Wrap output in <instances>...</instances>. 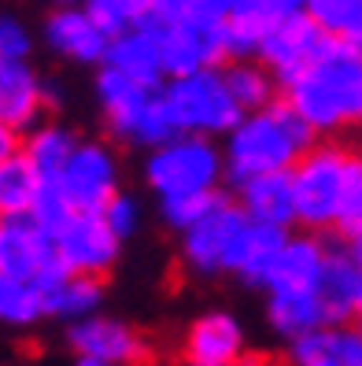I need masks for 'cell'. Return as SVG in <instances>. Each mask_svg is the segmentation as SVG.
I'll list each match as a JSON object with an SVG mask.
<instances>
[{
	"label": "cell",
	"instance_id": "cell-34",
	"mask_svg": "<svg viewBox=\"0 0 362 366\" xmlns=\"http://www.w3.org/2000/svg\"><path fill=\"white\" fill-rule=\"evenodd\" d=\"M34 30L19 15H0V59H30Z\"/></svg>",
	"mask_w": 362,
	"mask_h": 366
},
{
	"label": "cell",
	"instance_id": "cell-28",
	"mask_svg": "<svg viewBox=\"0 0 362 366\" xmlns=\"http://www.w3.org/2000/svg\"><path fill=\"white\" fill-rule=\"evenodd\" d=\"M233 0H152V15L159 23H178L200 34H218L229 19Z\"/></svg>",
	"mask_w": 362,
	"mask_h": 366
},
{
	"label": "cell",
	"instance_id": "cell-18",
	"mask_svg": "<svg viewBox=\"0 0 362 366\" xmlns=\"http://www.w3.org/2000/svg\"><path fill=\"white\" fill-rule=\"evenodd\" d=\"M233 200L244 207V214L251 222L296 229L292 170H281V174H259V178H248L241 185H233Z\"/></svg>",
	"mask_w": 362,
	"mask_h": 366
},
{
	"label": "cell",
	"instance_id": "cell-41",
	"mask_svg": "<svg viewBox=\"0 0 362 366\" xmlns=\"http://www.w3.org/2000/svg\"><path fill=\"white\" fill-rule=\"evenodd\" d=\"M56 8H71V4H85V0H52Z\"/></svg>",
	"mask_w": 362,
	"mask_h": 366
},
{
	"label": "cell",
	"instance_id": "cell-9",
	"mask_svg": "<svg viewBox=\"0 0 362 366\" xmlns=\"http://www.w3.org/2000/svg\"><path fill=\"white\" fill-rule=\"evenodd\" d=\"M67 344L74 355L100 359L108 366H144L152 362V340H148L137 326L111 315H89L81 322L67 326Z\"/></svg>",
	"mask_w": 362,
	"mask_h": 366
},
{
	"label": "cell",
	"instance_id": "cell-36",
	"mask_svg": "<svg viewBox=\"0 0 362 366\" xmlns=\"http://www.w3.org/2000/svg\"><path fill=\"white\" fill-rule=\"evenodd\" d=\"M362 211V148H351L348 159V182H344V204H340V226L351 222ZM336 226V229H340Z\"/></svg>",
	"mask_w": 362,
	"mask_h": 366
},
{
	"label": "cell",
	"instance_id": "cell-21",
	"mask_svg": "<svg viewBox=\"0 0 362 366\" xmlns=\"http://www.w3.org/2000/svg\"><path fill=\"white\" fill-rule=\"evenodd\" d=\"M266 322L281 340H296L329 326V315L318 292H266Z\"/></svg>",
	"mask_w": 362,
	"mask_h": 366
},
{
	"label": "cell",
	"instance_id": "cell-44",
	"mask_svg": "<svg viewBox=\"0 0 362 366\" xmlns=\"http://www.w3.org/2000/svg\"><path fill=\"white\" fill-rule=\"evenodd\" d=\"M0 226H4V222H0Z\"/></svg>",
	"mask_w": 362,
	"mask_h": 366
},
{
	"label": "cell",
	"instance_id": "cell-1",
	"mask_svg": "<svg viewBox=\"0 0 362 366\" xmlns=\"http://www.w3.org/2000/svg\"><path fill=\"white\" fill-rule=\"evenodd\" d=\"M281 97L318 137H340L362 119V52L329 37L314 63L296 74Z\"/></svg>",
	"mask_w": 362,
	"mask_h": 366
},
{
	"label": "cell",
	"instance_id": "cell-19",
	"mask_svg": "<svg viewBox=\"0 0 362 366\" xmlns=\"http://www.w3.org/2000/svg\"><path fill=\"white\" fill-rule=\"evenodd\" d=\"M318 296L326 304L329 326H336V322H355L358 304H362V263L336 237L329 248V263L322 270V282H318Z\"/></svg>",
	"mask_w": 362,
	"mask_h": 366
},
{
	"label": "cell",
	"instance_id": "cell-24",
	"mask_svg": "<svg viewBox=\"0 0 362 366\" xmlns=\"http://www.w3.org/2000/svg\"><path fill=\"white\" fill-rule=\"evenodd\" d=\"M222 78L229 85L233 100L241 104V112H259V107H270L273 100H281V85L255 56H244V59H229L222 67Z\"/></svg>",
	"mask_w": 362,
	"mask_h": 366
},
{
	"label": "cell",
	"instance_id": "cell-10",
	"mask_svg": "<svg viewBox=\"0 0 362 366\" xmlns=\"http://www.w3.org/2000/svg\"><path fill=\"white\" fill-rule=\"evenodd\" d=\"M56 255L63 259L71 274H89V277H108L122 255L119 233L104 222V214L93 211H74L71 222L56 237Z\"/></svg>",
	"mask_w": 362,
	"mask_h": 366
},
{
	"label": "cell",
	"instance_id": "cell-6",
	"mask_svg": "<svg viewBox=\"0 0 362 366\" xmlns=\"http://www.w3.org/2000/svg\"><path fill=\"white\" fill-rule=\"evenodd\" d=\"M163 100L170 107L178 134H196V137H226L233 126L244 119L241 104L233 100L229 85L222 78V67H203L181 78H166Z\"/></svg>",
	"mask_w": 362,
	"mask_h": 366
},
{
	"label": "cell",
	"instance_id": "cell-37",
	"mask_svg": "<svg viewBox=\"0 0 362 366\" xmlns=\"http://www.w3.org/2000/svg\"><path fill=\"white\" fill-rule=\"evenodd\" d=\"M19 152H23V130L0 119V163L11 159V156H19Z\"/></svg>",
	"mask_w": 362,
	"mask_h": 366
},
{
	"label": "cell",
	"instance_id": "cell-23",
	"mask_svg": "<svg viewBox=\"0 0 362 366\" xmlns=\"http://www.w3.org/2000/svg\"><path fill=\"white\" fill-rule=\"evenodd\" d=\"M78 141L81 137L71 130V126H63L59 119L49 115L45 122H37L34 130L23 134V156L37 167L41 178H59L63 167H67V159L74 156Z\"/></svg>",
	"mask_w": 362,
	"mask_h": 366
},
{
	"label": "cell",
	"instance_id": "cell-17",
	"mask_svg": "<svg viewBox=\"0 0 362 366\" xmlns=\"http://www.w3.org/2000/svg\"><path fill=\"white\" fill-rule=\"evenodd\" d=\"M300 11H307V0H233L229 19H226L229 59L255 56V49H259V41L270 30V23L300 15Z\"/></svg>",
	"mask_w": 362,
	"mask_h": 366
},
{
	"label": "cell",
	"instance_id": "cell-33",
	"mask_svg": "<svg viewBox=\"0 0 362 366\" xmlns=\"http://www.w3.org/2000/svg\"><path fill=\"white\" fill-rule=\"evenodd\" d=\"M104 214V222H108L115 233H119V241H130V237L141 229V200L134 197V192H119V197H111V204L100 211Z\"/></svg>",
	"mask_w": 362,
	"mask_h": 366
},
{
	"label": "cell",
	"instance_id": "cell-14",
	"mask_svg": "<svg viewBox=\"0 0 362 366\" xmlns=\"http://www.w3.org/2000/svg\"><path fill=\"white\" fill-rule=\"evenodd\" d=\"M41 37H45V45L56 56L74 59V63H81V67H104L108 45H111V34H104V26L85 11V4L52 8L45 15Z\"/></svg>",
	"mask_w": 362,
	"mask_h": 366
},
{
	"label": "cell",
	"instance_id": "cell-13",
	"mask_svg": "<svg viewBox=\"0 0 362 366\" xmlns=\"http://www.w3.org/2000/svg\"><path fill=\"white\" fill-rule=\"evenodd\" d=\"M56 107V89L34 71L30 59H0V119L34 130Z\"/></svg>",
	"mask_w": 362,
	"mask_h": 366
},
{
	"label": "cell",
	"instance_id": "cell-40",
	"mask_svg": "<svg viewBox=\"0 0 362 366\" xmlns=\"http://www.w3.org/2000/svg\"><path fill=\"white\" fill-rule=\"evenodd\" d=\"M74 366H108V362H100V359H85V355H74Z\"/></svg>",
	"mask_w": 362,
	"mask_h": 366
},
{
	"label": "cell",
	"instance_id": "cell-2",
	"mask_svg": "<svg viewBox=\"0 0 362 366\" xmlns=\"http://www.w3.org/2000/svg\"><path fill=\"white\" fill-rule=\"evenodd\" d=\"M318 141L322 137H318L311 126L292 112V104L281 97L270 107L248 112L222 137L226 182L241 185V182L259 178V174H281V170H292Z\"/></svg>",
	"mask_w": 362,
	"mask_h": 366
},
{
	"label": "cell",
	"instance_id": "cell-29",
	"mask_svg": "<svg viewBox=\"0 0 362 366\" xmlns=\"http://www.w3.org/2000/svg\"><path fill=\"white\" fill-rule=\"evenodd\" d=\"M222 192H181V197H159V219H163L166 229H174L181 237L185 229H193L203 214L218 204Z\"/></svg>",
	"mask_w": 362,
	"mask_h": 366
},
{
	"label": "cell",
	"instance_id": "cell-35",
	"mask_svg": "<svg viewBox=\"0 0 362 366\" xmlns=\"http://www.w3.org/2000/svg\"><path fill=\"white\" fill-rule=\"evenodd\" d=\"M322 330H326V326H322ZM322 330L288 340V366H336V362L329 359V352H326Z\"/></svg>",
	"mask_w": 362,
	"mask_h": 366
},
{
	"label": "cell",
	"instance_id": "cell-42",
	"mask_svg": "<svg viewBox=\"0 0 362 366\" xmlns=\"http://www.w3.org/2000/svg\"><path fill=\"white\" fill-rule=\"evenodd\" d=\"M355 322H358V326H362V315H358V318H355Z\"/></svg>",
	"mask_w": 362,
	"mask_h": 366
},
{
	"label": "cell",
	"instance_id": "cell-7",
	"mask_svg": "<svg viewBox=\"0 0 362 366\" xmlns=\"http://www.w3.org/2000/svg\"><path fill=\"white\" fill-rule=\"evenodd\" d=\"M248 233L251 219L244 214V207L233 200V192H222L218 204L193 229L181 233V263L200 277H222V274L237 277Z\"/></svg>",
	"mask_w": 362,
	"mask_h": 366
},
{
	"label": "cell",
	"instance_id": "cell-27",
	"mask_svg": "<svg viewBox=\"0 0 362 366\" xmlns=\"http://www.w3.org/2000/svg\"><path fill=\"white\" fill-rule=\"evenodd\" d=\"M41 318H49L45 289L34 277H15L0 270V322L11 330H30Z\"/></svg>",
	"mask_w": 362,
	"mask_h": 366
},
{
	"label": "cell",
	"instance_id": "cell-31",
	"mask_svg": "<svg viewBox=\"0 0 362 366\" xmlns=\"http://www.w3.org/2000/svg\"><path fill=\"white\" fill-rule=\"evenodd\" d=\"M307 15L329 37L344 41L351 30L362 26V0H307Z\"/></svg>",
	"mask_w": 362,
	"mask_h": 366
},
{
	"label": "cell",
	"instance_id": "cell-20",
	"mask_svg": "<svg viewBox=\"0 0 362 366\" xmlns=\"http://www.w3.org/2000/svg\"><path fill=\"white\" fill-rule=\"evenodd\" d=\"M104 67L119 71L122 78L144 85V89H163V85H166V67H163L159 45H156V37L148 34L144 26L115 34L111 45H108V59H104Z\"/></svg>",
	"mask_w": 362,
	"mask_h": 366
},
{
	"label": "cell",
	"instance_id": "cell-43",
	"mask_svg": "<svg viewBox=\"0 0 362 366\" xmlns=\"http://www.w3.org/2000/svg\"><path fill=\"white\" fill-rule=\"evenodd\" d=\"M358 126H362V119H358Z\"/></svg>",
	"mask_w": 362,
	"mask_h": 366
},
{
	"label": "cell",
	"instance_id": "cell-26",
	"mask_svg": "<svg viewBox=\"0 0 362 366\" xmlns=\"http://www.w3.org/2000/svg\"><path fill=\"white\" fill-rule=\"evenodd\" d=\"M285 226H263V222H251V233L244 241V255H241V267H237V277L251 289H266L270 282V270L278 263V255L288 241Z\"/></svg>",
	"mask_w": 362,
	"mask_h": 366
},
{
	"label": "cell",
	"instance_id": "cell-39",
	"mask_svg": "<svg viewBox=\"0 0 362 366\" xmlns=\"http://www.w3.org/2000/svg\"><path fill=\"white\" fill-rule=\"evenodd\" d=\"M344 41H348L351 49H358V52H362V26H358V30H351V34H348Z\"/></svg>",
	"mask_w": 362,
	"mask_h": 366
},
{
	"label": "cell",
	"instance_id": "cell-16",
	"mask_svg": "<svg viewBox=\"0 0 362 366\" xmlns=\"http://www.w3.org/2000/svg\"><path fill=\"white\" fill-rule=\"evenodd\" d=\"M329 248H333V237L292 229L263 292H318L322 270L329 263Z\"/></svg>",
	"mask_w": 362,
	"mask_h": 366
},
{
	"label": "cell",
	"instance_id": "cell-30",
	"mask_svg": "<svg viewBox=\"0 0 362 366\" xmlns=\"http://www.w3.org/2000/svg\"><path fill=\"white\" fill-rule=\"evenodd\" d=\"M85 11L104 26V34L115 37V34L141 26L152 15V0H85Z\"/></svg>",
	"mask_w": 362,
	"mask_h": 366
},
{
	"label": "cell",
	"instance_id": "cell-32",
	"mask_svg": "<svg viewBox=\"0 0 362 366\" xmlns=\"http://www.w3.org/2000/svg\"><path fill=\"white\" fill-rule=\"evenodd\" d=\"M71 214H74V204L67 200V192L59 189L56 178H45V185H41L37 192V200H34V211H30V219L45 229V233H59L63 226L71 222Z\"/></svg>",
	"mask_w": 362,
	"mask_h": 366
},
{
	"label": "cell",
	"instance_id": "cell-25",
	"mask_svg": "<svg viewBox=\"0 0 362 366\" xmlns=\"http://www.w3.org/2000/svg\"><path fill=\"white\" fill-rule=\"evenodd\" d=\"M41 185H45V178L37 174V167L23 152L0 163V222L26 219V214L34 211V200H37Z\"/></svg>",
	"mask_w": 362,
	"mask_h": 366
},
{
	"label": "cell",
	"instance_id": "cell-12",
	"mask_svg": "<svg viewBox=\"0 0 362 366\" xmlns=\"http://www.w3.org/2000/svg\"><path fill=\"white\" fill-rule=\"evenodd\" d=\"M0 270L15 277H34L41 289L52 285L56 277L71 274L56 255L52 233L41 229L30 214L26 219H8L0 226Z\"/></svg>",
	"mask_w": 362,
	"mask_h": 366
},
{
	"label": "cell",
	"instance_id": "cell-15",
	"mask_svg": "<svg viewBox=\"0 0 362 366\" xmlns=\"http://www.w3.org/2000/svg\"><path fill=\"white\" fill-rule=\"evenodd\" d=\"M181 359L188 366H241L248 359L244 326L229 311H203L181 337Z\"/></svg>",
	"mask_w": 362,
	"mask_h": 366
},
{
	"label": "cell",
	"instance_id": "cell-8",
	"mask_svg": "<svg viewBox=\"0 0 362 366\" xmlns=\"http://www.w3.org/2000/svg\"><path fill=\"white\" fill-rule=\"evenodd\" d=\"M59 189L67 192L74 211H93L100 214L111 204V197L122 192V174H119V156L108 141H78L74 156L67 159L63 174L56 178Z\"/></svg>",
	"mask_w": 362,
	"mask_h": 366
},
{
	"label": "cell",
	"instance_id": "cell-4",
	"mask_svg": "<svg viewBox=\"0 0 362 366\" xmlns=\"http://www.w3.org/2000/svg\"><path fill=\"white\" fill-rule=\"evenodd\" d=\"M351 144L340 137H322L311 152L292 167L296 189V229L333 237L340 226V204H344Z\"/></svg>",
	"mask_w": 362,
	"mask_h": 366
},
{
	"label": "cell",
	"instance_id": "cell-11",
	"mask_svg": "<svg viewBox=\"0 0 362 366\" xmlns=\"http://www.w3.org/2000/svg\"><path fill=\"white\" fill-rule=\"evenodd\" d=\"M326 41H329V34L318 26L307 11H300V15L270 23V30L259 41V49H255V59H259L285 89L307 63H314V56L326 49Z\"/></svg>",
	"mask_w": 362,
	"mask_h": 366
},
{
	"label": "cell",
	"instance_id": "cell-5",
	"mask_svg": "<svg viewBox=\"0 0 362 366\" xmlns=\"http://www.w3.org/2000/svg\"><path fill=\"white\" fill-rule=\"evenodd\" d=\"M144 182L156 197H181V192H222L226 156L215 137L178 134L166 144L152 148L144 159Z\"/></svg>",
	"mask_w": 362,
	"mask_h": 366
},
{
	"label": "cell",
	"instance_id": "cell-22",
	"mask_svg": "<svg viewBox=\"0 0 362 366\" xmlns=\"http://www.w3.org/2000/svg\"><path fill=\"white\" fill-rule=\"evenodd\" d=\"M104 304V277H89V274H63L52 285H45V311L49 318L59 322H81L96 315Z\"/></svg>",
	"mask_w": 362,
	"mask_h": 366
},
{
	"label": "cell",
	"instance_id": "cell-38",
	"mask_svg": "<svg viewBox=\"0 0 362 366\" xmlns=\"http://www.w3.org/2000/svg\"><path fill=\"white\" fill-rule=\"evenodd\" d=\"M333 237H336V241H344V244H362V211L355 214L351 222H344V226H340Z\"/></svg>",
	"mask_w": 362,
	"mask_h": 366
},
{
	"label": "cell",
	"instance_id": "cell-3",
	"mask_svg": "<svg viewBox=\"0 0 362 366\" xmlns=\"http://www.w3.org/2000/svg\"><path fill=\"white\" fill-rule=\"evenodd\" d=\"M96 100L104 112L108 137L115 144L152 152L170 137H178V126L170 119L163 89H144V85L122 78L111 67H96Z\"/></svg>",
	"mask_w": 362,
	"mask_h": 366
}]
</instances>
